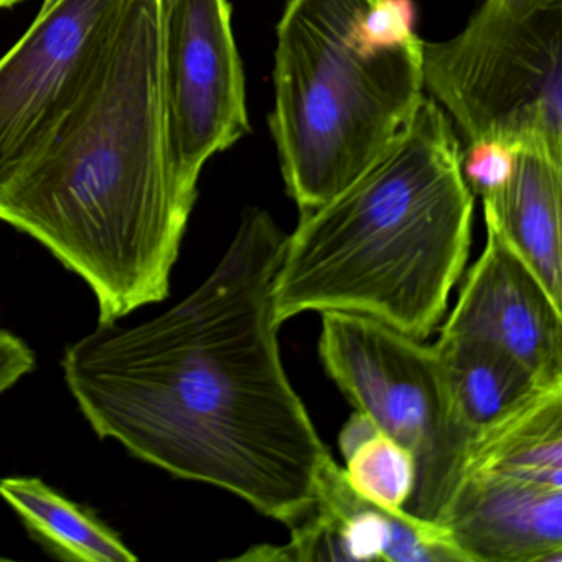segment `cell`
<instances>
[{"instance_id": "cell-1", "label": "cell", "mask_w": 562, "mask_h": 562, "mask_svg": "<svg viewBox=\"0 0 562 562\" xmlns=\"http://www.w3.org/2000/svg\"><path fill=\"white\" fill-rule=\"evenodd\" d=\"M285 239L266 210H246L192 294L134 327L98 325L61 368L100 439L291 528L311 512L331 453L279 350L272 291Z\"/></svg>"}, {"instance_id": "cell-2", "label": "cell", "mask_w": 562, "mask_h": 562, "mask_svg": "<svg viewBox=\"0 0 562 562\" xmlns=\"http://www.w3.org/2000/svg\"><path fill=\"white\" fill-rule=\"evenodd\" d=\"M170 172L157 0H130L90 87L0 187V222L83 279L100 324L169 295L193 210Z\"/></svg>"}, {"instance_id": "cell-3", "label": "cell", "mask_w": 562, "mask_h": 562, "mask_svg": "<svg viewBox=\"0 0 562 562\" xmlns=\"http://www.w3.org/2000/svg\"><path fill=\"white\" fill-rule=\"evenodd\" d=\"M472 220L456 131L424 97L370 169L301 213L276 276V322L351 312L423 341L442 322L465 269Z\"/></svg>"}, {"instance_id": "cell-4", "label": "cell", "mask_w": 562, "mask_h": 562, "mask_svg": "<svg viewBox=\"0 0 562 562\" xmlns=\"http://www.w3.org/2000/svg\"><path fill=\"white\" fill-rule=\"evenodd\" d=\"M413 0H288L269 116L288 195L305 213L370 169L423 101Z\"/></svg>"}, {"instance_id": "cell-5", "label": "cell", "mask_w": 562, "mask_h": 562, "mask_svg": "<svg viewBox=\"0 0 562 562\" xmlns=\"http://www.w3.org/2000/svg\"><path fill=\"white\" fill-rule=\"evenodd\" d=\"M423 71L467 144L562 160V0H485L456 37L424 44Z\"/></svg>"}, {"instance_id": "cell-6", "label": "cell", "mask_w": 562, "mask_h": 562, "mask_svg": "<svg viewBox=\"0 0 562 562\" xmlns=\"http://www.w3.org/2000/svg\"><path fill=\"white\" fill-rule=\"evenodd\" d=\"M321 315L318 355L328 376L416 462L403 512L440 526L476 439L457 416L436 348L368 315Z\"/></svg>"}, {"instance_id": "cell-7", "label": "cell", "mask_w": 562, "mask_h": 562, "mask_svg": "<svg viewBox=\"0 0 562 562\" xmlns=\"http://www.w3.org/2000/svg\"><path fill=\"white\" fill-rule=\"evenodd\" d=\"M440 526L469 562H562V386L476 440Z\"/></svg>"}, {"instance_id": "cell-8", "label": "cell", "mask_w": 562, "mask_h": 562, "mask_svg": "<svg viewBox=\"0 0 562 562\" xmlns=\"http://www.w3.org/2000/svg\"><path fill=\"white\" fill-rule=\"evenodd\" d=\"M159 83L170 172L195 205L203 166L249 133L228 0H157Z\"/></svg>"}, {"instance_id": "cell-9", "label": "cell", "mask_w": 562, "mask_h": 562, "mask_svg": "<svg viewBox=\"0 0 562 562\" xmlns=\"http://www.w3.org/2000/svg\"><path fill=\"white\" fill-rule=\"evenodd\" d=\"M130 0H44L0 58V187L45 146L100 70Z\"/></svg>"}, {"instance_id": "cell-10", "label": "cell", "mask_w": 562, "mask_h": 562, "mask_svg": "<svg viewBox=\"0 0 562 562\" xmlns=\"http://www.w3.org/2000/svg\"><path fill=\"white\" fill-rule=\"evenodd\" d=\"M236 561L469 562L449 532L358 495L334 457L322 467L311 512L284 546H259Z\"/></svg>"}, {"instance_id": "cell-11", "label": "cell", "mask_w": 562, "mask_h": 562, "mask_svg": "<svg viewBox=\"0 0 562 562\" xmlns=\"http://www.w3.org/2000/svg\"><path fill=\"white\" fill-rule=\"evenodd\" d=\"M440 334L486 341L562 386V305L492 225Z\"/></svg>"}, {"instance_id": "cell-12", "label": "cell", "mask_w": 562, "mask_h": 562, "mask_svg": "<svg viewBox=\"0 0 562 562\" xmlns=\"http://www.w3.org/2000/svg\"><path fill=\"white\" fill-rule=\"evenodd\" d=\"M482 200L486 225L502 235L562 305V160L548 150L518 149L506 186Z\"/></svg>"}, {"instance_id": "cell-13", "label": "cell", "mask_w": 562, "mask_h": 562, "mask_svg": "<svg viewBox=\"0 0 562 562\" xmlns=\"http://www.w3.org/2000/svg\"><path fill=\"white\" fill-rule=\"evenodd\" d=\"M457 416L476 440L531 404L542 384L528 368L486 341L440 334L434 344Z\"/></svg>"}, {"instance_id": "cell-14", "label": "cell", "mask_w": 562, "mask_h": 562, "mask_svg": "<svg viewBox=\"0 0 562 562\" xmlns=\"http://www.w3.org/2000/svg\"><path fill=\"white\" fill-rule=\"evenodd\" d=\"M0 498L14 509L29 535L61 561H137L120 532L44 480L5 476L0 480Z\"/></svg>"}, {"instance_id": "cell-15", "label": "cell", "mask_w": 562, "mask_h": 562, "mask_svg": "<svg viewBox=\"0 0 562 562\" xmlns=\"http://www.w3.org/2000/svg\"><path fill=\"white\" fill-rule=\"evenodd\" d=\"M344 473L358 495L394 512H403L416 485L409 450L381 430L345 459Z\"/></svg>"}, {"instance_id": "cell-16", "label": "cell", "mask_w": 562, "mask_h": 562, "mask_svg": "<svg viewBox=\"0 0 562 562\" xmlns=\"http://www.w3.org/2000/svg\"><path fill=\"white\" fill-rule=\"evenodd\" d=\"M518 149L502 140L469 144L462 154V176L473 195L488 196L506 186L515 170Z\"/></svg>"}, {"instance_id": "cell-17", "label": "cell", "mask_w": 562, "mask_h": 562, "mask_svg": "<svg viewBox=\"0 0 562 562\" xmlns=\"http://www.w3.org/2000/svg\"><path fill=\"white\" fill-rule=\"evenodd\" d=\"M35 368V355L18 335L0 328V394L11 390Z\"/></svg>"}, {"instance_id": "cell-18", "label": "cell", "mask_w": 562, "mask_h": 562, "mask_svg": "<svg viewBox=\"0 0 562 562\" xmlns=\"http://www.w3.org/2000/svg\"><path fill=\"white\" fill-rule=\"evenodd\" d=\"M378 427L374 426L370 417L364 416L360 411L355 409L350 419L341 427L340 436H338V446H340L341 456L347 459L355 449L361 446L364 440L370 439L371 436L378 432Z\"/></svg>"}, {"instance_id": "cell-19", "label": "cell", "mask_w": 562, "mask_h": 562, "mask_svg": "<svg viewBox=\"0 0 562 562\" xmlns=\"http://www.w3.org/2000/svg\"><path fill=\"white\" fill-rule=\"evenodd\" d=\"M22 0H0V9L12 8V5L19 4Z\"/></svg>"}]
</instances>
